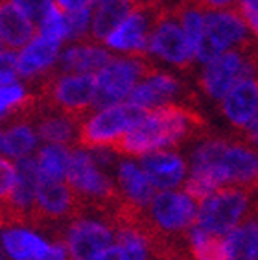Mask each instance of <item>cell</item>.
Returning a JSON list of instances; mask_svg holds the SVG:
<instances>
[{
    "instance_id": "6da1fadb",
    "label": "cell",
    "mask_w": 258,
    "mask_h": 260,
    "mask_svg": "<svg viewBox=\"0 0 258 260\" xmlns=\"http://www.w3.org/2000/svg\"><path fill=\"white\" fill-rule=\"evenodd\" d=\"M210 137L209 124L190 105L170 104L151 109L109 150L114 155L142 157L153 151H175L179 146Z\"/></svg>"
},
{
    "instance_id": "7a4b0ae2",
    "label": "cell",
    "mask_w": 258,
    "mask_h": 260,
    "mask_svg": "<svg viewBox=\"0 0 258 260\" xmlns=\"http://www.w3.org/2000/svg\"><path fill=\"white\" fill-rule=\"evenodd\" d=\"M190 172L209 175L219 188H247L258 177V148L242 137H207L194 150Z\"/></svg>"
},
{
    "instance_id": "3957f363",
    "label": "cell",
    "mask_w": 258,
    "mask_h": 260,
    "mask_svg": "<svg viewBox=\"0 0 258 260\" xmlns=\"http://www.w3.org/2000/svg\"><path fill=\"white\" fill-rule=\"evenodd\" d=\"M37 98L46 109L83 122L94 109L96 76L94 74H59L46 70L37 81Z\"/></svg>"
},
{
    "instance_id": "277c9868",
    "label": "cell",
    "mask_w": 258,
    "mask_h": 260,
    "mask_svg": "<svg viewBox=\"0 0 258 260\" xmlns=\"http://www.w3.org/2000/svg\"><path fill=\"white\" fill-rule=\"evenodd\" d=\"M198 210L199 203L181 190H163L155 192L144 214L157 236L174 244L188 258V233L196 225Z\"/></svg>"
},
{
    "instance_id": "5b68a950",
    "label": "cell",
    "mask_w": 258,
    "mask_h": 260,
    "mask_svg": "<svg viewBox=\"0 0 258 260\" xmlns=\"http://www.w3.org/2000/svg\"><path fill=\"white\" fill-rule=\"evenodd\" d=\"M148 111L122 102L90 113L80 124L76 146L80 150H109L131 127L139 124Z\"/></svg>"
},
{
    "instance_id": "8992f818",
    "label": "cell",
    "mask_w": 258,
    "mask_h": 260,
    "mask_svg": "<svg viewBox=\"0 0 258 260\" xmlns=\"http://www.w3.org/2000/svg\"><path fill=\"white\" fill-rule=\"evenodd\" d=\"M155 70L157 67L151 63L149 55H114L109 65L94 74V109H105L127 100L135 85Z\"/></svg>"
},
{
    "instance_id": "52a82bcc",
    "label": "cell",
    "mask_w": 258,
    "mask_h": 260,
    "mask_svg": "<svg viewBox=\"0 0 258 260\" xmlns=\"http://www.w3.org/2000/svg\"><path fill=\"white\" fill-rule=\"evenodd\" d=\"M249 30L236 8L219 11H205L203 37L196 48V59L209 63L229 50L247 45Z\"/></svg>"
},
{
    "instance_id": "ba28073f",
    "label": "cell",
    "mask_w": 258,
    "mask_h": 260,
    "mask_svg": "<svg viewBox=\"0 0 258 260\" xmlns=\"http://www.w3.org/2000/svg\"><path fill=\"white\" fill-rule=\"evenodd\" d=\"M247 192L240 186H221L199 203L194 229L214 236H227L247 214Z\"/></svg>"
},
{
    "instance_id": "9c48e42d",
    "label": "cell",
    "mask_w": 258,
    "mask_h": 260,
    "mask_svg": "<svg viewBox=\"0 0 258 260\" xmlns=\"http://www.w3.org/2000/svg\"><path fill=\"white\" fill-rule=\"evenodd\" d=\"M163 15L166 13L159 0H142L139 8L105 39V45L122 55H149V35Z\"/></svg>"
},
{
    "instance_id": "30bf717a",
    "label": "cell",
    "mask_w": 258,
    "mask_h": 260,
    "mask_svg": "<svg viewBox=\"0 0 258 260\" xmlns=\"http://www.w3.org/2000/svg\"><path fill=\"white\" fill-rule=\"evenodd\" d=\"M188 100H194L190 90L175 76L159 69L146 76L144 80H140L127 96V104L144 111L157 109L170 104L190 105Z\"/></svg>"
},
{
    "instance_id": "8fae6325",
    "label": "cell",
    "mask_w": 258,
    "mask_h": 260,
    "mask_svg": "<svg viewBox=\"0 0 258 260\" xmlns=\"http://www.w3.org/2000/svg\"><path fill=\"white\" fill-rule=\"evenodd\" d=\"M63 244L69 260H98L114 245V231L104 221L81 218L67 227Z\"/></svg>"
},
{
    "instance_id": "7c38bea8",
    "label": "cell",
    "mask_w": 258,
    "mask_h": 260,
    "mask_svg": "<svg viewBox=\"0 0 258 260\" xmlns=\"http://www.w3.org/2000/svg\"><path fill=\"white\" fill-rule=\"evenodd\" d=\"M148 54L157 55L159 59L168 61L181 70L190 69L196 59L192 46L179 24L177 17L170 13L160 17V20L149 35Z\"/></svg>"
},
{
    "instance_id": "4fadbf2b",
    "label": "cell",
    "mask_w": 258,
    "mask_h": 260,
    "mask_svg": "<svg viewBox=\"0 0 258 260\" xmlns=\"http://www.w3.org/2000/svg\"><path fill=\"white\" fill-rule=\"evenodd\" d=\"M221 113L242 133L258 113V76L243 78L219 100Z\"/></svg>"
},
{
    "instance_id": "5bb4252c",
    "label": "cell",
    "mask_w": 258,
    "mask_h": 260,
    "mask_svg": "<svg viewBox=\"0 0 258 260\" xmlns=\"http://www.w3.org/2000/svg\"><path fill=\"white\" fill-rule=\"evenodd\" d=\"M140 168L155 190H174L181 188L184 177L188 174L186 160L177 151H153L140 159Z\"/></svg>"
},
{
    "instance_id": "9a60e30c",
    "label": "cell",
    "mask_w": 258,
    "mask_h": 260,
    "mask_svg": "<svg viewBox=\"0 0 258 260\" xmlns=\"http://www.w3.org/2000/svg\"><path fill=\"white\" fill-rule=\"evenodd\" d=\"M114 55L94 43H76L57 57L59 74H98L105 69Z\"/></svg>"
},
{
    "instance_id": "2e32d148",
    "label": "cell",
    "mask_w": 258,
    "mask_h": 260,
    "mask_svg": "<svg viewBox=\"0 0 258 260\" xmlns=\"http://www.w3.org/2000/svg\"><path fill=\"white\" fill-rule=\"evenodd\" d=\"M142 0H94V13L90 19V43H105V39L118 28Z\"/></svg>"
},
{
    "instance_id": "e0dca14e",
    "label": "cell",
    "mask_w": 258,
    "mask_h": 260,
    "mask_svg": "<svg viewBox=\"0 0 258 260\" xmlns=\"http://www.w3.org/2000/svg\"><path fill=\"white\" fill-rule=\"evenodd\" d=\"M39 35L28 17L11 0H0V41L8 50L24 48Z\"/></svg>"
},
{
    "instance_id": "ac0fdd59",
    "label": "cell",
    "mask_w": 258,
    "mask_h": 260,
    "mask_svg": "<svg viewBox=\"0 0 258 260\" xmlns=\"http://www.w3.org/2000/svg\"><path fill=\"white\" fill-rule=\"evenodd\" d=\"M34 124L37 137L48 144L69 148V146H74L78 140L80 122H76L67 115H61L57 111L46 109L43 105H41L39 115L35 116Z\"/></svg>"
},
{
    "instance_id": "d6986e66",
    "label": "cell",
    "mask_w": 258,
    "mask_h": 260,
    "mask_svg": "<svg viewBox=\"0 0 258 260\" xmlns=\"http://www.w3.org/2000/svg\"><path fill=\"white\" fill-rule=\"evenodd\" d=\"M61 43H54L45 37L37 35L30 45L24 46L19 54V76L24 78H35V76L45 74L55 65V61L59 57Z\"/></svg>"
},
{
    "instance_id": "ffe728a7",
    "label": "cell",
    "mask_w": 258,
    "mask_h": 260,
    "mask_svg": "<svg viewBox=\"0 0 258 260\" xmlns=\"http://www.w3.org/2000/svg\"><path fill=\"white\" fill-rule=\"evenodd\" d=\"M116 185L124 196V200L129 201L131 205L140 207V209H146L155 196V188L148 181L142 168L135 162H129V160L120 162L118 174H116Z\"/></svg>"
},
{
    "instance_id": "44dd1931",
    "label": "cell",
    "mask_w": 258,
    "mask_h": 260,
    "mask_svg": "<svg viewBox=\"0 0 258 260\" xmlns=\"http://www.w3.org/2000/svg\"><path fill=\"white\" fill-rule=\"evenodd\" d=\"M227 260H258V220L245 216L227 236Z\"/></svg>"
},
{
    "instance_id": "7402d4cb",
    "label": "cell",
    "mask_w": 258,
    "mask_h": 260,
    "mask_svg": "<svg viewBox=\"0 0 258 260\" xmlns=\"http://www.w3.org/2000/svg\"><path fill=\"white\" fill-rule=\"evenodd\" d=\"M6 253L13 260H39L48 244L26 229H6L2 235Z\"/></svg>"
},
{
    "instance_id": "603a6c76",
    "label": "cell",
    "mask_w": 258,
    "mask_h": 260,
    "mask_svg": "<svg viewBox=\"0 0 258 260\" xmlns=\"http://www.w3.org/2000/svg\"><path fill=\"white\" fill-rule=\"evenodd\" d=\"M37 146V133L31 124H13L0 135V151L8 157L24 159Z\"/></svg>"
},
{
    "instance_id": "cb8c5ba5",
    "label": "cell",
    "mask_w": 258,
    "mask_h": 260,
    "mask_svg": "<svg viewBox=\"0 0 258 260\" xmlns=\"http://www.w3.org/2000/svg\"><path fill=\"white\" fill-rule=\"evenodd\" d=\"M70 148L55 144H46L37 151V168L39 175L50 181H64L69 168Z\"/></svg>"
},
{
    "instance_id": "d4e9b609",
    "label": "cell",
    "mask_w": 258,
    "mask_h": 260,
    "mask_svg": "<svg viewBox=\"0 0 258 260\" xmlns=\"http://www.w3.org/2000/svg\"><path fill=\"white\" fill-rule=\"evenodd\" d=\"M186 260H227L225 236H214L192 229L188 233V258Z\"/></svg>"
},
{
    "instance_id": "484cf974",
    "label": "cell",
    "mask_w": 258,
    "mask_h": 260,
    "mask_svg": "<svg viewBox=\"0 0 258 260\" xmlns=\"http://www.w3.org/2000/svg\"><path fill=\"white\" fill-rule=\"evenodd\" d=\"M90 8L78 11H69L64 13V22H67V41L74 43H90L89 31H90Z\"/></svg>"
},
{
    "instance_id": "4316f807",
    "label": "cell",
    "mask_w": 258,
    "mask_h": 260,
    "mask_svg": "<svg viewBox=\"0 0 258 260\" xmlns=\"http://www.w3.org/2000/svg\"><path fill=\"white\" fill-rule=\"evenodd\" d=\"M39 35L54 43H63L67 41V22H64V13L57 8L52 6V10L48 11L46 19L43 20V24L39 26Z\"/></svg>"
},
{
    "instance_id": "83f0119b",
    "label": "cell",
    "mask_w": 258,
    "mask_h": 260,
    "mask_svg": "<svg viewBox=\"0 0 258 260\" xmlns=\"http://www.w3.org/2000/svg\"><path fill=\"white\" fill-rule=\"evenodd\" d=\"M17 185V166L0 155V205H8Z\"/></svg>"
},
{
    "instance_id": "f1b7e54d",
    "label": "cell",
    "mask_w": 258,
    "mask_h": 260,
    "mask_svg": "<svg viewBox=\"0 0 258 260\" xmlns=\"http://www.w3.org/2000/svg\"><path fill=\"white\" fill-rule=\"evenodd\" d=\"M11 2L34 22L37 30H39V26L43 24V20L46 19L48 11L54 6V0H11Z\"/></svg>"
},
{
    "instance_id": "f546056e",
    "label": "cell",
    "mask_w": 258,
    "mask_h": 260,
    "mask_svg": "<svg viewBox=\"0 0 258 260\" xmlns=\"http://www.w3.org/2000/svg\"><path fill=\"white\" fill-rule=\"evenodd\" d=\"M19 55L11 50H4L0 54V87L15 85L19 78Z\"/></svg>"
},
{
    "instance_id": "4dcf8cb0",
    "label": "cell",
    "mask_w": 258,
    "mask_h": 260,
    "mask_svg": "<svg viewBox=\"0 0 258 260\" xmlns=\"http://www.w3.org/2000/svg\"><path fill=\"white\" fill-rule=\"evenodd\" d=\"M24 89L20 85H11V87H0V111H8L11 105H15L24 98Z\"/></svg>"
},
{
    "instance_id": "1f68e13d",
    "label": "cell",
    "mask_w": 258,
    "mask_h": 260,
    "mask_svg": "<svg viewBox=\"0 0 258 260\" xmlns=\"http://www.w3.org/2000/svg\"><path fill=\"white\" fill-rule=\"evenodd\" d=\"M234 8H236V11H238L240 17L243 19V22H245V26H247V30L253 31V34L256 35V39H258V11L249 10V8H245V6H240V4H236Z\"/></svg>"
},
{
    "instance_id": "d6a6232c",
    "label": "cell",
    "mask_w": 258,
    "mask_h": 260,
    "mask_svg": "<svg viewBox=\"0 0 258 260\" xmlns=\"http://www.w3.org/2000/svg\"><path fill=\"white\" fill-rule=\"evenodd\" d=\"M196 6H199L203 11H219V10H231L236 6L240 0H194Z\"/></svg>"
},
{
    "instance_id": "836d02e7",
    "label": "cell",
    "mask_w": 258,
    "mask_h": 260,
    "mask_svg": "<svg viewBox=\"0 0 258 260\" xmlns=\"http://www.w3.org/2000/svg\"><path fill=\"white\" fill-rule=\"evenodd\" d=\"M39 260H69V253L63 242H54V244H48V249Z\"/></svg>"
},
{
    "instance_id": "e575fe53",
    "label": "cell",
    "mask_w": 258,
    "mask_h": 260,
    "mask_svg": "<svg viewBox=\"0 0 258 260\" xmlns=\"http://www.w3.org/2000/svg\"><path fill=\"white\" fill-rule=\"evenodd\" d=\"M92 2L94 0H55L54 4L63 13H69V11H78V10H85V8H90Z\"/></svg>"
},
{
    "instance_id": "d590c367",
    "label": "cell",
    "mask_w": 258,
    "mask_h": 260,
    "mask_svg": "<svg viewBox=\"0 0 258 260\" xmlns=\"http://www.w3.org/2000/svg\"><path fill=\"white\" fill-rule=\"evenodd\" d=\"M0 227H6V229H17L13 212H11V209L8 205H0Z\"/></svg>"
},
{
    "instance_id": "8d00e7d4",
    "label": "cell",
    "mask_w": 258,
    "mask_h": 260,
    "mask_svg": "<svg viewBox=\"0 0 258 260\" xmlns=\"http://www.w3.org/2000/svg\"><path fill=\"white\" fill-rule=\"evenodd\" d=\"M98 260H124V256H122V251L118 249V245H113Z\"/></svg>"
},
{
    "instance_id": "74e56055",
    "label": "cell",
    "mask_w": 258,
    "mask_h": 260,
    "mask_svg": "<svg viewBox=\"0 0 258 260\" xmlns=\"http://www.w3.org/2000/svg\"><path fill=\"white\" fill-rule=\"evenodd\" d=\"M238 4L240 6H245V8H249V10L258 11V0H240Z\"/></svg>"
},
{
    "instance_id": "f35d334b",
    "label": "cell",
    "mask_w": 258,
    "mask_h": 260,
    "mask_svg": "<svg viewBox=\"0 0 258 260\" xmlns=\"http://www.w3.org/2000/svg\"><path fill=\"white\" fill-rule=\"evenodd\" d=\"M6 258V249H4V242H2V235H0V260Z\"/></svg>"
},
{
    "instance_id": "ab89813d",
    "label": "cell",
    "mask_w": 258,
    "mask_h": 260,
    "mask_svg": "<svg viewBox=\"0 0 258 260\" xmlns=\"http://www.w3.org/2000/svg\"><path fill=\"white\" fill-rule=\"evenodd\" d=\"M2 48H4V45H2V41H0V54H2V52H4V50H2Z\"/></svg>"
},
{
    "instance_id": "60d3db41",
    "label": "cell",
    "mask_w": 258,
    "mask_h": 260,
    "mask_svg": "<svg viewBox=\"0 0 258 260\" xmlns=\"http://www.w3.org/2000/svg\"><path fill=\"white\" fill-rule=\"evenodd\" d=\"M0 115H4V111H0Z\"/></svg>"
},
{
    "instance_id": "b9f144b4",
    "label": "cell",
    "mask_w": 258,
    "mask_h": 260,
    "mask_svg": "<svg viewBox=\"0 0 258 260\" xmlns=\"http://www.w3.org/2000/svg\"><path fill=\"white\" fill-rule=\"evenodd\" d=\"M0 135H2V129H0Z\"/></svg>"
}]
</instances>
